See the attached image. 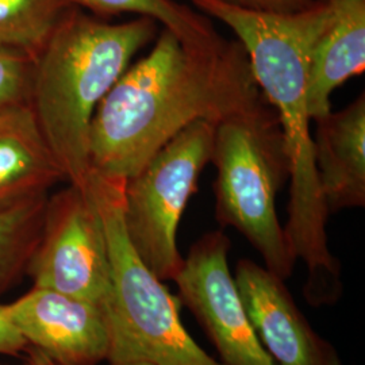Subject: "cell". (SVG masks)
<instances>
[{"label":"cell","instance_id":"cell-1","mask_svg":"<svg viewBox=\"0 0 365 365\" xmlns=\"http://www.w3.org/2000/svg\"><path fill=\"white\" fill-rule=\"evenodd\" d=\"M264 98L237 39L194 51L164 29L98 106L88 140L91 172L128 180L190 125H218Z\"/></svg>","mask_w":365,"mask_h":365},{"label":"cell","instance_id":"cell-2","mask_svg":"<svg viewBox=\"0 0 365 365\" xmlns=\"http://www.w3.org/2000/svg\"><path fill=\"white\" fill-rule=\"evenodd\" d=\"M197 11L221 21L244 46L257 86L274 107L289 161L288 245L309 271L304 298L333 304L342 294L341 265L329 249L327 212L314 163L307 80L314 42L330 18L327 0L298 13L247 10L225 0H190Z\"/></svg>","mask_w":365,"mask_h":365},{"label":"cell","instance_id":"cell-3","mask_svg":"<svg viewBox=\"0 0 365 365\" xmlns=\"http://www.w3.org/2000/svg\"><path fill=\"white\" fill-rule=\"evenodd\" d=\"M157 26L146 16L111 24L75 6L36 57L29 106L68 184L86 187L93 114Z\"/></svg>","mask_w":365,"mask_h":365},{"label":"cell","instance_id":"cell-4","mask_svg":"<svg viewBox=\"0 0 365 365\" xmlns=\"http://www.w3.org/2000/svg\"><path fill=\"white\" fill-rule=\"evenodd\" d=\"M126 180L91 172L86 190L105 230L111 274L107 318L110 365H223L205 352L182 327L179 298L133 248L125 226Z\"/></svg>","mask_w":365,"mask_h":365},{"label":"cell","instance_id":"cell-5","mask_svg":"<svg viewBox=\"0 0 365 365\" xmlns=\"http://www.w3.org/2000/svg\"><path fill=\"white\" fill-rule=\"evenodd\" d=\"M210 163L217 170V221L244 235L264 267L286 280L298 260L279 221L276 197L289 179V161L279 118L265 98L215 125Z\"/></svg>","mask_w":365,"mask_h":365},{"label":"cell","instance_id":"cell-6","mask_svg":"<svg viewBox=\"0 0 365 365\" xmlns=\"http://www.w3.org/2000/svg\"><path fill=\"white\" fill-rule=\"evenodd\" d=\"M214 133L210 122L190 125L125 184L123 217L131 245L163 282L173 280L182 268L178 230L211 161Z\"/></svg>","mask_w":365,"mask_h":365},{"label":"cell","instance_id":"cell-7","mask_svg":"<svg viewBox=\"0 0 365 365\" xmlns=\"http://www.w3.org/2000/svg\"><path fill=\"white\" fill-rule=\"evenodd\" d=\"M26 274L33 287L88 300L107 312L111 274L105 230L86 188L68 184L49 195Z\"/></svg>","mask_w":365,"mask_h":365},{"label":"cell","instance_id":"cell-8","mask_svg":"<svg viewBox=\"0 0 365 365\" xmlns=\"http://www.w3.org/2000/svg\"><path fill=\"white\" fill-rule=\"evenodd\" d=\"M232 242L221 230L202 235L173 277L182 300L223 365H277L261 345L229 268Z\"/></svg>","mask_w":365,"mask_h":365},{"label":"cell","instance_id":"cell-9","mask_svg":"<svg viewBox=\"0 0 365 365\" xmlns=\"http://www.w3.org/2000/svg\"><path fill=\"white\" fill-rule=\"evenodd\" d=\"M29 344L56 365H99L111 346L105 307L49 288L31 287L7 304Z\"/></svg>","mask_w":365,"mask_h":365},{"label":"cell","instance_id":"cell-10","mask_svg":"<svg viewBox=\"0 0 365 365\" xmlns=\"http://www.w3.org/2000/svg\"><path fill=\"white\" fill-rule=\"evenodd\" d=\"M235 284L261 345L277 365H342L292 299L284 280L255 261L235 267Z\"/></svg>","mask_w":365,"mask_h":365},{"label":"cell","instance_id":"cell-11","mask_svg":"<svg viewBox=\"0 0 365 365\" xmlns=\"http://www.w3.org/2000/svg\"><path fill=\"white\" fill-rule=\"evenodd\" d=\"M314 122V163L329 215L364 207L365 93Z\"/></svg>","mask_w":365,"mask_h":365},{"label":"cell","instance_id":"cell-12","mask_svg":"<svg viewBox=\"0 0 365 365\" xmlns=\"http://www.w3.org/2000/svg\"><path fill=\"white\" fill-rule=\"evenodd\" d=\"M66 182L30 106L0 114V214Z\"/></svg>","mask_w":365,"mask_h":365},{"label":"cell","instance_id":"cell-13","mask_svg":"<svg viewBox=\"0 0 365 365\" xmlns=\"http://www.w3.org/2000/svg\"><path fill=\"white\" fill-rule=\"evenodd\" d=\"M330 18L314 42L307 106L312 120L331 111V95L365 69V0H327Z\"/></svg>","mask_w":365,"mask_h":365},{"label":"cell","instance_id":"cell-14","mask_svg":"<svg viewBox=\"0 0 365 365\" xmlns=\"http://www.w3.org/2000/svg\"><path fill=\"white\" fill-rule=\"evenodd\" d=\"M73 6L107 19L119 14L146 16L168 29L184 46L194 51L218 49L222 38L207 15L175 0H69Z\"/></svg>","mask_w":365,"mask_h":365},{"label":"cell","instance_id":"cell-15","mask_svg":"<svg viewBox=\"0 0 365 365\" xmlns=\"http://www.w3.org/2000/svg\"><path fill=\"white\" fill-rule=\"evenodd\" d=\"M72 7L69 0H0V49L36 60Z\"/></svg>","mask_w":365,"mask_h":365},{"label":"cell","instance_id":"cell-16","mask_svg":"<svg viewBox=\"0 0 365 365\" xmlns=\"http://www.w3.org/2000/svg\"><path fill=\"white\" fill-rule=\"evenodd\" d=\"M48 197L42 196L0 214V297L26 274L41 235Z\"/></svg>","mask_w":365,"mask_h":365},{"label":"cell","instance_id":"cell-17","mask_svg":"<svg viewBox=\"0 0 365 365\" xmlns=\"http://www.w3.org/2000/svg\"><path fill=\"white\" fill-rule=\"evenodd\" d=\"M34 60L0 49V114L29 106Z\"/></svg>","mask_w":365,"mask_h":365},{"label":"cell","instance_id":"cell-18","mask_svg":"<svg viewBox=\"0 0 365 365\" xmlns=\"http://www.w3.org/2000/svg\"><path fill=\"white\" fill-rule=\"evenodd\" d=\"M238 7L262 13H298L312 7L317 0H225Z\"/></svg>","mask_w":365,"mask_h":365},{"label":"cell","instance_id":"cell-19","mask_svg":"<svg viewBox=\"0 0 365 365\" xmlns=\"http://www.w3.org/2000/svg\"><path fill=\"white\" fill-rule=\"evenodd\" d=\"M27 349L29 344L14 325L7 304L0 303V354L18 356L19 353L27 352Z\"/></svg>","mask_w":365,"mask_h":365},{"label":"cell","instance_id":"cell-20","mask_svg":"<svg viewBox=\"0 0 365 365\" xmlns=\"http://www.w3.org/2000/svg\"><path fill=\"white\" fill-rule=\"evenodd\" d=\"M27 353H29L30 365H56L48 357H45L42 353L33 349V348H29Z\"/></svg>","mask_w":365,"mask_h":365},{"label":"cell","instance_id":"cell-21","mask_svg":"<svg viewBox=\"0 0 365 365\" xmlns=\"http://www.w3.org/2000/svg\"><path fill=\"white\" fill-rule=\"evenodd\" d=\"M129 365H155L152 364V363H148V361H137V363H131Z\"/></svg>","mask_w":365,"mask_h":365}]
</instances>
